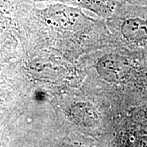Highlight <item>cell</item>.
Returning <instances> with one entry per match:
<instances>
[{
	"mask_svg": "<svg viewBox=\"0 0 147 147\" xmlns=\"http://www.w3.org/2000/svg\"><path fill=\"white\" fill-rule=\"evenodd\" d=\"M69 147H81V146H69Z\"/></svg>",
	"mask_w": 147,
	"mask_h": 147,
	"instance_id": "6",
	"label": "cell"
},
{
	"mask_svg": "<svg viewBox=\"0 0 147 147\" xmlns=\"http://www.w3.org/2000/svg\"><path fill=\"white\" fill-rule=\"evenodd\" d=\"M72 115L74 119L85 127H93L97 124L98 115L92 105L88 104H77L72 108Z\"/></svg>",
	"mask_w": 147,
	"mask_h": 147,
	"instance_id": "4",
	"label": "cell"
},
{
	"mask_svg": "<svg viewBox=\"0 0 147 147\" xmlns=\"http://www.w3.org/2000/svg\"><path fill=\"white\" fill-rule=\"evenodd\" d=\"M61 1L77 3L79 5L88 7L90 9H93L102 12L111 10L114 6L113 0H61Z\"/></svg>",
	"mask_w": 147,
	"mask_h": 147,
	"instance_id": "5",
	"label": "cell"
},
{
	"mask_svg": "<svg viewBox=\"0 0 147 147\" xmlns=\"http://www.w3.org/2000/svg\"><path fill=\"white\" fill-rule=\"evenodd\" d=\"M43 13L51 23L65 29L79 26L86 20L85 16L78 8L61 3L49 5Z\"/></svg>",
	"mask_w": 147,
	"mask_h": 147,
	"instance_id": "1",
	"label": "cell"
},
{
	"mask_svg": "<svg viewBox=\"0 0 147 147\" xmlns=\"http://www.w3.org/2000/svg\"><path fill=\"white\" fill-rule=\"evenodd\" d=\"M96 69L104 80L116 84L125 79L128 65L124 58L110 54L100 58L96 65Z\"/></svg>",
	"mask_w": 147,
	"mask_h": 147,
	"instance_id": "2",
	"label": "cell"
},
{
	"mask_svg": "<svg viewBox=\"0 0 147 147\" xmlns=\"http://www.w3.org/2000/svg\"><path fill=\"white\" fill-rule=\"evenodd\" d=\"M121 34L131 42L147 41V20L140 17H130L123 22Z\"/></svg>",
	"mask_w": 147,
	"mask_h": 147,
	"instance_id": "3",
	"label": "cell"
}]
</instances>
